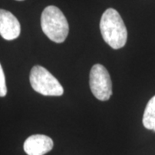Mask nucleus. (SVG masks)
I'll return each mask as SVG.
<instances>
[{"label":"nucleus","instance_id":"1","mask_svg":"<svg viewBox=\"0 0 155 155\" xmlns=\"http://www.w3.org/2000/svg\"><path fill=\"white\" fill-rule=\"evenodd\" d=\"M100 31L107 44L113 49H120L127 42V32L121 15L115 9H107L100 20Z\"/></svg>","mask_w":155,"mask_h":155},{"label":"nucleus","instance_id":"2","mask_svg":"<svg viewBox=\"0 0 155 155\" xmlns=\"http://www.w3.org/2000/svg\"><path fill=\"white\" fill-rule=\"evenodd\" d=\"M41 29L48 38L56 43H62L67 39L69 25L63 12L54 5L46 7L41 17Z\"/></svg>","mask_w":155,"mask_h":155},{"label":"nucleus","instance_id":"3","mask_svg":"<svg viewBox=\"0 0 155 155\" xmlns=\"http://www.w3.org/2000/svg\"><path fill=\"white\" fill-rule=\"evenodd\" d=\"M29 82L35 91L43 96L60 97L64 93L61 83L46 68L35 66L30 71Z\"/></svg>","mask_w":155,"mask_h":155},{"label":"nucleus","instance_id":"4","mask_svg":"<svg viewBox=\"0 0 155 155\" xmlns=\"http://www.w3.org/2000/svg\"><path fill=\"white\" fill-rule=\"evenodd\" d=\"M90 87L92 94L100 101H107L112 95V82L108 70L101 64H96L90 72Z\"/></svg>","mask_w":155,"mask_h":155},{"label":"nucleus","instance_id":"5","mask_svg":"<svg viewBox=\"0 0 155 155\" xmlns=\"http://www.w3.org/2000/svg\"><path fill=\"white\" fill-rule=\"evenodd\" d=\"M21 33V25L11 12L0 9V35L6 41L17 39Z\"/></svg>","mask_w":155,"mask_h":155},{"label":"nucleus","instance_id":"6","mask_svg":"<svg viewBox=\"0 0 155 155\" xmlns=\"http://www.w3.org/2000/svg\"><path fill=\"white\" fill-rule=\"evenodd\" d=\"M54 147L53 140L44 134H34L27 138L23 144L24 152L28 155H44Z\"/></svg>","mask_w":155,"mask_h":155},{"label":"nucleus","instance_id":"7","mask_svg":"<svg viewBox=\"0 0 155 155\" xmlns=\"http://www.w3.org/2000/svg\"><path fill=\"white\" fill-rule=\"evenodd\" d=\"M142 122L143 126L147 129H155V96L149 100V102L146 106Z\"/></svg>","mask_w":155,"mask_h":155},{"label":"nucleus","instance_id":"8","mask_svg":"<svg viewBox=\"0 0 155 155\" xmlns=\"http://www.w3.org/2000/svg\"><path fill=\"white\" fill-rule=\"evenodd\" d=\"M7 94V86H6L5 76V72L0 64V97H5Z\"/></svg>","mask_w":155,"mask_h":155},{"label":"nucleus","instance_id":"9","mask_svg":"<svg viewBox=\"0 0 155 155\" xmlns=\"http://www.w3.org/2000/svg\"><path fill=\"white\" fill-rule=\"evenodd\" d=\"M17 1H23V0H17Z\"/></svg>","mask_w":155,"mask_h":155}]
</instances>
